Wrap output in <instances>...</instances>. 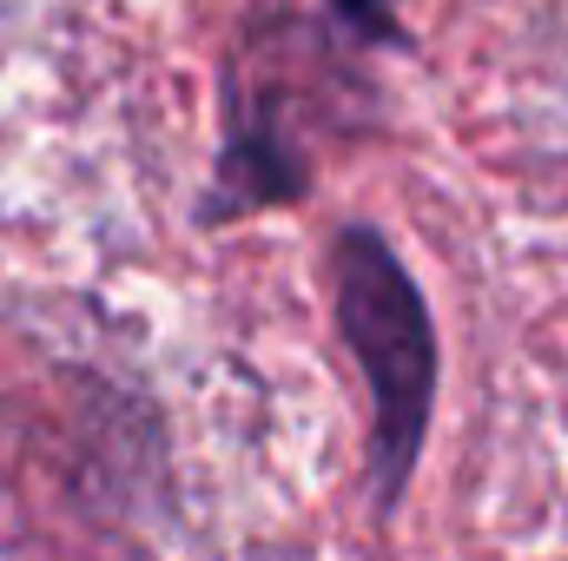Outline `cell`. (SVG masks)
Wrapping results in <instances>:
<instances>
[{"label":"cell","mask_w":568,"mask_h":561,"mask_svg":"<svg viewBox=\"0 0 568 561\" xmlns=\"http://www.w3.org/2000/svg\"><path fill=\"white\" fill-rule=\"evenodd\" d=\"M291 47V7H265L239 27V47L225 53L219 73V152H212V178L199 192V225H239L252 212H278L304 205L317 159L311 133L331 126V93L311 86L331 53L317 47V27L304 20L297 60H284Z\"/></svg>","instance_id":"7a4b0ae2"},{"label":"cell","mask_w":568,"mask_h":561,"mask_svg":"<svg viewBox=\"0 0 568 561\" xmlns=\"http://www.w3.org/2000/svg\"><path fill=\"white\" fill-rule=\"evenodd\" d=\"M324 284L337 337L364 377L371 436H364V482H371V522L390 529L404 516V496L417 482L436 390H443V344L417 272L390 245L384 225L344 218L324 245Z\"/></svg>","instance_id":"6da1fadb"},{"label":"cell","mask_w":568,"mask_h":561,"mask_svg":"<svg viewBox=\"0 0 568 561\" xmlns=\"http://www.w3.org/2000/svg\"><path fill=\"white\" fill-rule=\"evenodd\" d=\"M317 13L351 53H410L404 0H317Z\"/></svg>","instance_id":"3957f363"}]
</instances>
